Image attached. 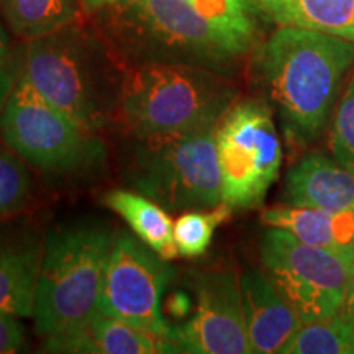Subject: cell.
I'll use <instances>...</instances> for the list:
<instances>
[{
	"label": "cell",
	"instance_id": "d4e9b609",
	"mask_svg": "<svg viewBox=\"0 0 354 354\" xmlns=\"http://www.w3.org/2000/svg\"><path fill=\"white\" fill-rule=\"evenodd\" d=\"M19 318L0 313V354H12L25 349L26 335Z\"/></svg>",
	"mask_w": 354,
	"mask_h": 354
},
{
	"label": "cell",
	"instance_id": "8fae6325",
	"mask_svg": "<svg viewBox=\"0 0 354 354\" xmlns=\"http://www.w3.org/2000/svg\"><path fill=\"white\" fill-rule=\"evenodd\" d=\"M196 313L171 328L174 353L250 354L240 277L234 271H205L194 277Z\"/></svg>",
	"mask_w": 354,
	"mask_h": 354
},
{
	"label": "cell",
	"instance_id": "e0dca14e",
	"mask_svg": "<svg viewBox=\"0 0 354 354\" xmlns=\"http://www.w3.org/2000/svg\"><path fill=\"white\" fill-rule=\"evenodd\" d=\"M259 15L277 26H295L354 41V0H254Z\"/></svg>",
	"mask_w": 354,
	"mask_h": 354
},
{
	"label": "cell",
	"instance_id": "cb8c5ba5",
	"mask_svg": "<svg viewBox=\"0 0 354 354\" xmlns=\"http://www.w3.org/2000/svg\"><path fill=\"white\" fill-rule=\"evenodd\" d=\"M20 74H17L15 66H13L12 53H10V41L0 24V110L10 95L13 86H15L17 79Z\"/></svg>",
	"mask_w": 354,
	"mask_h": 354
},
{
	"label": "cell",
	"instance_id": "d6986e66",
	"mask_svg": "<svg viewBox=\"0 0 354 354\" xmlns=\"http://www.w3.org/2000/svg\"><path fill=\"white\" fill-rule=\"evenodd\" d=\"M81 7V0H0L12 32L30 41L74 24Z\"/></svg>",
	"mask_w": 354,
	"mask_h": 354
},
{
	"label": "cell",
	"instance_id": "484cf974",
	"mask_svg": "<svg viewBox=\"0 0 354 354\" xmlns=\"http://www.w3.org/2000/svg\"><path fill=\"white\" fill-rule=\"evenodd\" d=\"M342 312L344 315H348L351 320H354V263L349 272V281H348V290H346V302Z\"/></svg>",
	"mask_w": 354,
	"mask_h": 354
},
{
	"label": "cell",
	"instance_id": "ffe728a7",
	"mask_svg": "<svg viewBox=\"0 0 354 354\" xmlns=\"http://www.w3.org/2000/svg\"><path fill=\"white\" fill-rule=\"evenodd\" d=\"M281 354H354V320L339 312L304 322Z\"/></svg>",
	"mask_w": 354,
	"mask_h": 354
},
{
	"label": "cell",
	"instance_id": "7c38bea8",
	"mask_svg": "<svg viewBox=\"0 0 354 354\" xmlns=\"http://www.w3.org/2000/svg\"><path fill=\"white\" fill-rule=\"evenodd\" d=\"M243 310L251 351L281 353L304 320L268 274L250 269L240 277Z\"/></svg>",
	"mask_w": 354,
	"mask_h": 354
},
{
	"label": "cell",
	"instance_id": "7402d4cb",
	"mask_svg": "<svg viewBox=\"0 0 354 354\" xmlns=\"http://www.w3.org/2000/svg\"><path fill=\"white\" fill-rule=\"evenodd\" d=\"M330 151L339 165L354 171V71L331 122Z\"/></svg>",
	"mask_w": 354,
	"mask_h": 354
},
{
	"label": "cell",
	"instance_id": "4fadbf2b",
	"mask_svg": "<svg viewBox=\"0 0 354 354\" xmlns=\"http://www.w3.org/2000/svg\"><path fill=\"white\" fill-rule=\"evenodd\" d=\"M43 351L82 354H156L174 353L166 338L143 331L130 323L97 312L82 328L46 336Z\"/></svg>",
	"mask_w": 354,
	"mask_h": 354
},
{
	"label": "cell",
	"instance_id": "9a60e30c",
	"mask_svg": "<svg viewBox=\"0 0 354 354\" xmlns=\"http://www.w3.org/2000/svg\"><path fill=\"white\" fill-rule=\"evenodd\" d=\"M41 259L33 238H0V313L33 317Z\"/></svg>",
	"mask_w": 354,
	"mask_h": 354
},
{
	"label": "cell",
	"instance_id": "5bb4252c",
	"mask_svg": "<svg viewBox=\"0 0 354 354\" xmlns=\"http://www.w3.org/2000/svg\"><path fill=\"white\" fill-rule=\"evenodd\" d=\"M287 205L354 212V171L331 156L310 153L286 177Z\"/></svg>",
	"mask_w": 354,
	"mask_h": 354
},
{
	"label": "cell",
	"instance_id": "52a82bcc",
	"mask_svg": "<svg viewBox=\"0 0 354 354\" xmlns=\"http://www.w3.org/2000/svg\"><path fill=\"white\" fill-rule=\"evenodd\" d=\"M0 135L15 154L46 172L86 171L105 156L97 135L44 99L21 73L0 110Z\"/></svg>",
	"mask_w": 354,
	"mask_h": 354
},
{
	"label": "cell",
	"instance_id": "9c48e42d",
	"mask_svg": "<svg viewBox=\"0 0 354 354\" xmlns=\"http://www.w3.org/2000/svg\"><path fill=\"white\" fill-rule=\"evenodd\" d=\"M216 153L221 201L232 209L261 205L282 166V145L268 104H234L216 128Z\"/></svg>",
	"mask_w": 354,
	"mask_h": 354
},
{
	"label": "cell",
	"instance_id": "4316f807",
	"mask_svg": "<svg viewBox=\"0 0 354 354\" xmlns=\"http://www.w3.org/2000/svg\"><path fill=\"white\" fill-rule=\"evenodd\" d=\"M115 2H118V0H81L82 7L88 12H97V10H100V8L112 6V3H115Z\"/></svg>",
	"mask_w": 354,
	"mask_h": 354
},
{
	"label": "cell",
	"instance_id": "6da1fadb",
	"mask_svg": "<svg viewBox=\"0 0 354 354\" xmlns=\"http://www.w3.org/2000/svg\"><path fill=\"white\" fill-rule=\"evenodd\" d=\"M256 74L290 140L317 141L354 66V41L295 26L277 30L256 51Z\"/></svg>",
	"mask_w": 354,
	"mask_h": 354
},
{
	"label": "cell",
	"instance_id": "3957f363",
	"mask_svg": "<svg viewBox=\"0 0 354 354\" xmlns=\"http://www.w3.org/2000/svg\"><path fill=\"white\" fill-rule=\"evenodd\" d=\"M97 15L102 38L125 69L187 64L223 74L241 57L190 0H118Z\"/></svg>",
	"mask_w": 354,
	"mask_h": 354
},
{
	"label": "cell",
	"instance_id": "5b68a950",
	"mask_svg": "<svg viewBox=\"0 0 354 354\" xmlns=\"http://www.w3.org/2000/svg\"><path fill=\"white\" fill-rule=\"evenodd\" d=\"M113 233L95 223L53 232L44 245L33 318L41 336L82 328L99 308Z\"/></svg>",
	"mask_w": 354,
	"mask_h": 354
},
{
	"label": "cell",
	"instance_id": "ac0fdd59",
	"mask_svg": "<svg viewBox=\"0 0 354 354\" xmlns=\"http://www.w3.org/2000/svg\"><path fill=\"white\" fill-rule=\"evenodd\" d=\"M105 205L117 212L130 225L136 236L162 259L177 256L174 245V221L165 207L143 194L112 190L105 196Z\"/></svg>",
	"mask_w": 354,
	"mask_h": 354
},
{
	"label": "cell",
	"instance_id": "603a6c76",
	"mask_svg": "<svg viewBox=\"0 0 354 354\" xmlns=\"http://www.w3.org/2000/svg\"><path fill=\"white\" fill-rule=\"evenodd\" d=\"M17 156L0 146V216L15 214L30 196V174Z\"/></svg>",
	"mask_w": 354,
	"mask_h": 354
},
{
	"label": "cell",
	"instance_id": "30bf717a",
	"mask_svg": "<svg viewBox=\"0 0 354 354\" xmlns=\"http://www.w3.org/2000/svg\"><path fill=\"white\" fill-rule=\"evenodd\" d=\"M166 259L127 233L115 236L102 279L99 312L169 342L162 295L172 279Z\"/></svg>",
	"mask_w": 354,
	"mask_h": 354
},
{
	"label": "cell",
	"instance_id": "2e32d148",
	"mask_svg": "<svg viewBox=\"0 0 354 354\" xmlns=\"http://www.w3.org/2000/svg\"><path fill=\"white\" fill-rule=\"evenodd\" d=\"M264 225L282 228L308 245L328 250H354V212L284 205L261 215Z\"/></svg>",
	"mask_w": 354,
	"mask_h": 354
},
{
	"label": "cell",
	"instance_id": "8992f818",
	"mask_svg": "<svg viewBox=\"0 0 354 354\" xmlns=\"http://www.w3.org/2000/svg\"><path fill=\"white\" fill-rule=\"evenodd\" d=\"M216 128L133 136L127 179L169 212L214 209L221 202Z\"/></svg>",
	"mask_w": 354,
	"mask_h": 354
},
{
	"label": "cell",
	"instance_id": "277c9868",
	"mask_svg": "<svg viewBox=\"0 0 354 354\" xmlns=\"http://www.w3.org/2000/svg\"><path fill=\"white\" fill-rule=\"evenodd\" d=\"M236 100L218 71L187 64H143L125 69L117 118L133 136L215 127Z\"/></svg>",
	"mask_w": 354,
	"mask_h": 354
},
{
	"label": "cell",
	"instance_id": "ba28073f",
	"mask_svg": "<svg viewBox=\"0 0 354 354\" xmlns=\"http://www.w3.org/2000/svg\"><path fill=\"white\" fill-rule=\"evenodd\" d=\"M261 261L264 272L304 322L343 310L354 250L308 245L286 230L269 227L261 240Z\"/></svg>",
	"mask_w": 354,
	"mask_h": 354
},
{
	"label": "cell",
	"instance_id": "44dd1931",
	"mask_svg": "<svg viewBox=\"0 0 354 354\" xmlns=\"http://www.w3.org/2000/svg\"><path fill=\"white\" fill-rule=\"evenodd\" d=\"M232 207L221 202L214 209L184 212L174 221V245L177 254L184 258H198L210 248L215 230L232 215Z\"/></svg>",
	"mask_w": 354,
	"mask_h": 354
},
{
	"label": "cell",
	"instance_id": "7a4b0ae2",
	"mask_svg": "<svg viewBox=\"0 0 354 354\" xmlns=\"http://www.w3.org/2000/svg\"><path fill=\"white\" fill-rule=\"evenodd\" d=\"M20 73L91 135L117 118L125 69L104 38L76 21L32 39Z\"/></svg>",
	"mask_w": 354,
	"mask_h": 354
}]
</instances>
